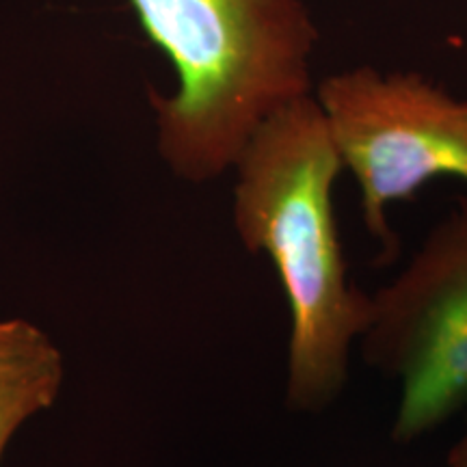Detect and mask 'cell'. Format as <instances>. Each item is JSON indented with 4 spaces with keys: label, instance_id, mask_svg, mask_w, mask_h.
<instances>
[{
    "label": "cell",
    "instance_id": "obj_5",
    "mask_svg": "<svg viewBox=\"0 0 467 467\" xmlns=\"http://www.w3.org/2000/svg\"><path fill=\"white\" fill-rule=\"evenodd\" d=\"M61 381L63 358L55 342L28 320H0V463L17 429L52 407Z\"/></svg>",
    "mask_w": 467,
    "mask_h": 467
},
{
    "label": "cell",
    "instance_id": "obj_6",
    "mask_svg": "<svg viewBox=\"0 0 467 467\" xmlns=\"http://www.w3.org/2000/svg\"><path fill=\"white\" fill-rule=\"evenodd\" d=\"M446 463L448 467H467V420L463 433L459 435V440L454 441V446L448 451Z\"/></svg>",
    "mask_w": 467,
    "mask_h": 467
},
{
    "label": "cell",
    "instance_id": "obj_2",
    "mask_svg": "<svg viewBox=\"0 0 467 467\" xmlns=\"http://www.w3.org/2000/svg\"><path fill=\"white\" fill-rule=\"evenodd\" d=\"M178 72L150 91L159 150L178 178L210 182L234 169L254 132L312 93L318 31L303 0H130Z\"/></svg>",
    "mask_w": 467,
    "mask_h": 467
},
{
    "label": "cell",
    "instance_id": "obj_4",
    "mask_svg": "<svg viewBox=\"0 0 467 467\" xmlns=\"http://www.w3.org/2000/svg\"><path fill=\"white\" fill-rule=\"evenodd\" d=\"M370 296L358 347L372 370L400 383L392 440L411 443L467 407V200Z\"/></svg>",
    "mask_w": 467,
    "mask_h": 467
},
{
    "label": "cell",
    "instance_id": "obj_3",
    "mask_svg": "<svg viewBox=\"0 0 467 467\" xmlns=\"http://www.w3.org/2000/svg\"><path fill=\"white\" fill-rule=\"evenodd\" d=\"M317 100L361 195V219L394 258L399 238L388 223L392 202L411 200L429 180L467 184V100L420 74L355 67L327 76Z\"/></svg>",
    "mask_w": 467,
    "mask_h": 467
},
{
    "label": "cell",
    "instance_id": "obj_1",
    "mask_svg": "<svg viewBox=\"0 0 467 467\" xmlns=\"http://www.w3.org/2000/svg\"><path fill=\"white\" fill-rule=\"evenodd\" d=\"M234 169L238 238L271 258L290 307L285 400L295 411H323L348 383L372 296L348 279L334 210L344 167L317 96L268 117Z\"/></svg>",
    "mask_w": 467,
    "mask_h": 467
}]
</instances>
